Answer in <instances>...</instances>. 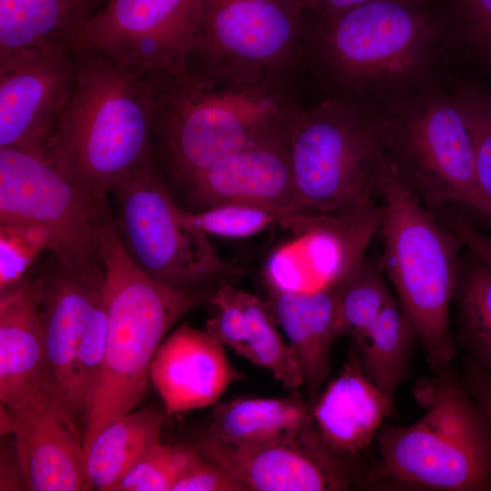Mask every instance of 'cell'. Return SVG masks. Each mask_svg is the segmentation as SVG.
Here are the masks:
<instances>
[{
  "instance_id": "2e32d148",
  "label": "cell",
  "mask_w": 491,
  "mask_h": 491,
  "mask_svg": "<svg viewBox=\"0 0 491 491\" xmlns=\"http://www.w3.org/2000/svg\"><path fill=\"white\" fill-rule=\"evenodd\" d=\"M1 435H11L33 491L86 489L85 452L79 427L47 402L1 406Z\"/></svg>"
},
{
  "instance_id": "e0dca14e",
  "label": "cell",
  "mask_w": 491,
  "mask_h": 491,
  "mask_svg": "<svg viewBox=\"0 0 491 491\" xmlns=\"http://www.w3.org/2000/svg\"><path fill=\"white\" fill-rule=\"evenodd\" d=\"M224 347L185 323L165 337L152 360L150 381L166 416L213 406L233 382L244 379Z\"/></svg>"
},
{
  "instance_id": "5bb4252c",
  "label": "cell",
  "mask_w": 491,
  "mask_h": 491,
  "mask_svg": "<svg viewBox=\"0 0 491 491\" xmlns=\"http://www.w3.org/2000/svg\"><path fill=\"white\" fill-rule=\"evenodd\" d=\"M195 449L245 485L247 491L345 490L362 485L320 439L313 421L294 439L241 445L203 437Z\"/></svg>"
},
{
  "instance_id": "9a60e30c",
  "label": "cell",
  "mask_w": 491,
  "mask_h": 491,
  "mask_svg": "<svg viewBox=\"0 0 491 491\" xmlns=\"http://www.w3.org/2000/svg\"><path fill=\"white\" fill-rule=\"evenodd\" d=\"M175 185L183 190L191 206L189 211L244 204L268 209L280 219L296 214L286 127L224 164L192 175Z\"/></svg>"
},
{
  "instance_id": "ba28073f",
  "label": "cell",
  "mask_w": 491,
  "mask_h": 491,
  "mask_svg": "<svg viewBox=\"0 0 491 491\" xmlns=\"http://www.w3.org/2000/svg\"><path fill=\"white\" fill-rule=\"evenodd\" d=\"M386 153L429 209L461 204L491 223V203L477 184L472 141L453 94L436 89L392 96L378 111Z\"/></svg>"
},
{
  "instance_id": "cb8c5ba5",
  "label": "cell",
  "mask_w": 491,
  "mask_h": 491,
  "mask_svg": "<svg viewBox=\"0 0 491 491\" xmlns=\"http://www.w3.org/2000/svg\"><path fill=\"white\" fill-rule=\"evenodd\" d=\"M108 0H0V55L26 45H73Z\"/></svg>"
},
{
  "instance_id": "d590c367",
  "label": "cell",
  "mask_w": 491,
  "mask_h": 491,
  "mask_svg": "<svg viewBox=\"0 0 491 491\" xmlns=\"http://www.w3.org/2000/svg\"><path fill=\"white\" fill-rule=\"evenodd\" d=\"M172 491H247V488L224 467L195 449Z\"/></svg>"
},
{
  "instance_id": "d4e9b609",
  "label": "cell",
  "mask_w": 491,
  "mask_h": 491,
  "mask_svg": "<svg viewBox=\"0 0 491 491\" xmlns=\"http://www.w3.org/2000/svg\"><path fill=\"white\" fill-rule=\"evenodd\" d=\"M416 341L415 328L395 297L374 323L353 339L364 372L393 402L397 386L410 373Z\"/></svg>"
},
{
  "instance_id": "52a82bcc",
  "label": "cell",
  "mask_w": 491,
  "mask_h": 491,
  "mask_svg": "<svg viewBox=\"0 0 491 491\" xmlns=\"http://www.w3.org/2000/svg\"><path fill=\"white\" fill-rule=\"evenodd\" d=\"M418 0H373L329 17L305 16L326 75L353 93L393 92L428 76L437 25Z\"/></svg>"
},
{
  "instance_id": "8992f818",
  "label": "cell",
  "mask_w": 491,
  "mask_h": 491,
  "mask_svg": "<svg viewBox=\"0 0 491 491\" xmlns=\"http://www.w3.org/2000/svg\"><path fill=\"white\" fill-rule=\"evenodd\" d=\"M424 416L377 433L378 460L364 485L441 491L491 490V423L452 375L436 381Z\"/></svg>"
},
{
  "instance_id": "5b68a950",
  "label": "cell",
  "mask_w": 491,
  "mask_h": 491,
  "mask_svg": "<svg viewBox=\"0 0 491 491\" xmlns=\"http://www.w3.org/2000/svg\"><path fill=\"white\" fill-rule=\"evenodd\" d=\"M296 214L349 217L376 201L386 159L378 111L331 97L289 116Z\"/></svg>"
},
{
  "instance_id": "7402d4cb",
  "label": "cell",
  "mask_w": 491,
  "mask_h": 491,
  "mask_svg": "<svg viewBox=\"0 0 491 491\" xmlns=\"http://www.w3.org/2000/svg\"><path fill=\"white\" fill-rule=\"evenodd\" d=\"M312 421L311 402L282 397H237L215 405L206 436L255 445L294 439Z\"/></svg>"
},
{
  "instance_id": "6da1fadb",
  "label": "cell",
  "mask_w": 491,
  "mask_h": 491,
  "mask_svg": "<svg viewBox=\"0 0 491 491\" xmlns=\"http://www.w3.org/2000/svg\"><path fill=\"white\" fill-rule=\"evenodd\" d=\"M146 78L152 156L175 185L284 131L296 105L282 85L237 81L191 61L179 74Z\"/></svg>"
},
{
  "instance_id": "1f68e13d",
  "label": "cell",
  "mask_w": 491,
  "mask_h": 491,
  "mask_svg": "<svg viewBox=\"0 0 491 491\" xmlns=\"http://www.w3.org/2000/svg\"><path fill=\"white\" fill-rule=\"evenodd\" d=\"M195 446L158 442L125 474L113 491H172Z\"/></svg>"
},
{
  "instance_id": "83f0119b",
  "label": "cell",
  "mask_w": 491,
  "mask_h": 491,
  "mask_svg": "<svg viewBox=\"0 0 491 491\" xmlns=\"http://www.w3.org/2000/svg\"><path fill=\"white\" fill-rule=\"evenodd\" d=\"M380 261L364 257L346 277L340 296L339 337H358L392 301Z\"/></svg>"
},
{
  "instance_id": "7a4b0ae2",
  "label": "cell",
  "mask_w": 491,
  "mask_h": 491,
  "mask_svg": "<svg viewBox=\"0 0 491 491\" xmlns=\"http://www.w3.org/2000/svg\"><path fill=\"white\" fill-rule=\"evenodd\" d=\"M102 246L107 343L83 417L85 449L107 425L140 403L152 360L167 332L215 292L181 291L147 276L124 248L114 218L104 227Z\"/></svg>"
},
{
  "instance_id": "30bf717a",
  "label": "cell",
  "mask_w": 491,
  "mask_h": 491,
  "mask_svg": "<svg viewBox=\"0 0 491 491\" xmlns=\"http://www.w3.org/2000/svg\"><path fill=\"white\" fill-rule=\"evenodd\" d=\"M113 215L100 201L33 155L0 147V223L43 226L50 253L63 266L105 276L102 235Z\"/></svg>"
},
{
  "instance_id": "9c48e42d",
  "label": "cell",
  "mask_w": 491,
  "mask_h": 491,
  "mask_svg": "<svg viewBox=\"0 0 491 491\" xmlns=\"http://www.w3.org/2000/svg\"><path fill=\"white\" fill-rule=\"evenodd\" d=\"M114 223L135 264L155 280L177 290L215 291L236 283L244 268L223 259L208 235L184 225L160 167L149 156L111 188Z\"/></svg>"
},
{
  "instance_id": "277c9868",
  "label": "cell",
  "mask_w": 491,
  "mask_h": 491,
  "mask_svg": "<svg viewBox=\"0 0 491 491\" xmlns=\"http://www.w3.org/2000/svg\"><path fill=\"white\" fill-rule=\"evenodd\" d=\"M379 198L383 206L380 264L430 366L438 376H448L456 356L449 308L465 242L408 188L387 155Z\"/></svg>"
},
{
  "instance_id": "8fae6325",
  "label": "cell",
  "mask_w": 491,
  "mask_h": 491,
  "mask_svg": "<svg viewBox=\"0 0 491 491\" xmlns=\"http://www.w3.org/2000/svg\"><path fill=\"white\" fill-rule=\"evenodd\" d=\"M306 45L304 13L296 0H202L190 61L237 81L283 85Z\"/></svg>"
},
{
  "instance_id": "ac0fdd59",
  "label": "cell",
  "mask_w": 491,
  "mask_h": 491,
  "mask_svg": "<svg viewBox=\"0 0 491 491\" xmlns=\"http://www.w3.org/2000/svg\"><path fill=\"white\" fill-rule=\"evenodd\" d=\"M41 278L44 388L50 402L73 421L68 411L71 367L90 313L103 292L105 276H85L55 260V266Z\"/></svg>"
},
{
  "instance_id": "836d02e7",
  "label": "cell",
  "mask_w": 491,
  "mask_h": 491,
  "mask_svg": "<svg viewBox=\"0 0 491 491\" xmlns=\"http://www.w3.org/2000/svg\"><path fill=\"white\" fill-rule=\"evenodd\" d=\"M212 316L207 319L205 331L224 346L246 358L247 327L238 289L226 284L218 287L210 296Z\"/></svg>"
},
{
  "instance_id": "484cf974",
  "label": "cell",
  "mask_w": 491,
  "mask_h": 491,
  "mask_svg": "<svg viewBox=\"0 0 491 491\" xmlns=\"http://www.w3.org/2000/svg\"><path fill=\"white\" fill-rule=\"evenodd\" d=\"M454 299L458 343L491 373V265L471 251L461 258Z\"/></svg>"
},
{
  "instance_id": "8d00e7d4",
  "label": "cell",
  "mask_w": 491,
  "mask_h": 491,
  "mask_svg": "<svg viewBox=\"0 0 491 491\" xmlns=\"http://www.w3.org/2000/svg\"><path fill=\"white\" fill-rule=\"evenodd\" d=\"M461 385L476 401L491 423V373L466 356Z\"/></svg>"
},
{
  "instance_id": "4dcf8cb0",
  "label": "cell",
  "mask_w": 491,
  "mask_h": 491,
  "mask_svg": "<svg viewBox=\"0 0 491 491\" xmlns=\"http://www.w3.org/2000/svg\"><path fill=\"white\" fill-rule=\"evenodd\" d=\"M50 247L49 233L43 226L0 223V294L21 282L36 258Z\"/></svg>"
},
{
  "instance_id": "74e56055",
  "label": "cell",
  "mask_w": 491,
  "mask_h": 491,
  "mask_svg": "<svg viewBox=\"0 0 491 491\" xmlns=\"http://www.w3.org/2000/svg\"><path fill=\"white\" fill-rule=\"evenodd\" d=\"M450 225L463 238L469 251L491 265V235L476 230L458 217L452 219Z\"/></svg>"
},
{
  "instance_id": "3957f363",
  "label": "cell",
  "mask_w": 491,
  "mask_h": 491,
  "mask_svg": "<svg viewBox=\"0 0 491 491\" xmlns=\"http://www.w3.org/2000/svg\"><path fill=\"white\" fill-rule=\"evenodd\" d=\"M76 85L49 163L100 201L152 155L153 100L146 76L105 54L75 47Z\"/></svg>"
},
{
  "instance_id": "f546056e",
  "label": "cell",
  "mask_w": 491,
  "mask_h": 491,
  "mask_svg": "<svg viewBox=\"0 0 491 491\" xmlns=\"http://www.w3.org/2000/svg\"><path fill=\"white\" fill-rule=\"evenodd\" d=\"M179 219L205 234L225 238H246L276 225L279 215L256 205L225 204L200 211L180 206Z\"/></svg>"
},
{
  "instance_id": "e575fe53",
  "label": "cell",
  "mask_w": 491,
  "mask_h": 491,
  "mask_svg": "<svg viewBox=\"0 0 491 491\" xmlns=\"http://www.w3.org/2000/svg\"><path fill=\"white\" fill-rule=\"evenodd\" d=\"M459 43L491 67V0H455Z\"/></svg>"
},
{
  "instance_id": "ffe728a7",
  "label": "cell",
  "mask_w": 491,
  "mask_h": 491,
  "mask_svg": "<svg viewBox=\"0 0 491 491\" xmlns=\"http://www.w3.org/2000/svg\"><path fill=\"white\" fill-rule=\"evenodd\" d=\"M394 402L366 375L354 347L338 375L311 402L323 444L341 457L363 452L376 437Z\"/></svg>"
},
{
  "instance_id": "7c38bea8",
  "label": "cell",
  "mask_w": 491,
  "mask_h": 491,
  "mask_svg": "<svg viewBox=\"0 0 491 491\" xmlns=\"http://www.w3.org/2000/svg\"><path fill=\"white\" fill-rule=\"evenodd\" d=\"M202 23V0H108L73 45L97 50L148 76L185 71Z\"/></svg>"
},
{
  "instance_id": "4fadbf2b",
  "label": "cell",
  "mask_w": 491,
  "mask_h": 491,
  "mask_svg": "<svg viewBox=\"0 0 491 491\" xmlns=\"http://www.w3.org/2000/svg\"><path fill=\"white\" fill-rule=\"evenodd\" d=\"M75 85L71 44L30 45L0 55V147L49 162Z\"/></svg>"
},
{
  "instance_id": "4316f807",
  "label": "cell",
  "mask_w": 491,
  "mask_h": 491,
  "mask_svg": "<svg viewBox=\"0 0 491 491\" xmlns=\"http://www.w3.org/2000/svg\"><path fill=\"white\" fill-rule=\"evenodd\" d=\"M238 296L246 319V359L269 371L286 389L296 392L305 386L304 378L291 347L276 329L267 303L241 289Z\"/></svg>"
},
{
  "instance_id": "f1b7e54d",
  "label": "cell",
  "mask_w": 491,
  "mask_h": 491,
  "mask_svg": "<svg viewBox=\"0 0 491 491\" xmlns=\"http://www.w3.org/2000/svg\"><path fill=\"white\" fill-rule=\"evenodd\" d=\"M107 343V315L104 289L95 302L73 360L68 395L70 417L78 426L100 375Z\"/></svg>"
},
{
  "instance_id": "d6986e66",
  "label": "cell",
  "mask_w": 491,
  "mask_h": 491,
  "mask_svg": "<svg viewBox=\"0 0 491 491\" xmlns=\"http://www.w3.org/2000/svg\"><path fill=\"white\" fill-rule=\"evenodd\" d=\"M41 301V275H27L16 286L0 294L1 406L52 404L44 388Z\"/></svg>"
},
{
  "instance_id": "f35d334b",
  "label": "cell",
  "mask_w": 491,
  "mask_h": 491,
  "mask_svg": "<svg viewBox=\"0 0 491 491\" xmlns=\"http://www.w3.org/2000/svg\"><path fill=\"white\" fill-rule=\"evenodd\" d=\"M308 17H329L337 15L356 5L373 0H296Z\"/></svg>"
},
{
  "instance_id": "44dd1931",
  "label": "cell",
  "mask_w": 491,
  "mask_h": 491,
  "mask_svg": "<svg viewBox=\"0 0 491 491\" xmlns=\"http://www.w3.org/2000/svg\"><path fill=\"white\" fill-rule=\"evenodd\" d=\"M346 279L311 292L267 288V306L288 339L310 402L320 394L330 372L332 346L339 337V304Z\"/></svg>"
},
{
  "instance_id": "603a6c76",
  "label": "cell",
  "mask_w": 491,
  "mask_h": 491,
  "mask_svg": "<svg viewBox=\"0 0 491 491\" xmlns=\"http://www.w3.org/2000/svg\"><path fill=\"white\" fill-rule=\"evenodd\" d=\"M166 416L145 407L115 419L85 447L86 489L113 491L125 474L155 444Z\"/></svg>"
},
{
  "instance_id": "d6a6232c",
  "label": "cell",
  "mask_w": 491,
  "mask_h": 491,
  "mask_svg": "<svg viewBox=\"0 0 491 491\" xmlns=\"http://www.w3.org/2000/svg\"><path fill=\"white\" fill-rule=\"evenodd\" d=\"M452 94L472 141L477 184L491 203V94L466 84Z\"/></svg>"
}]
</instances>
